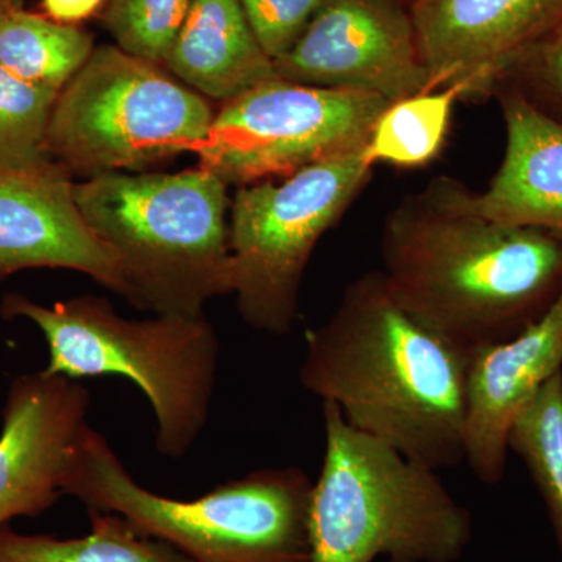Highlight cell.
<instances>
[{
    "label": "cell",
    "mask_w": 562,
    "mask_h": 562,
    "mask_svg": "<svg viewBox=\"0 0 562 562\" xmlns=\"http://www.w3.org/2000/svg\"><path fill=\"white\" fill-rule=\"evenodd\" d=\"M91 394L79 380L40 371L13 379L0 431V527L36 517L61 497Z\"/></svg>",
    "instance_id": "obj_13"
},
{
    "label": "cell",
    "mask_w": 562,
    "mask_h": 562,
    "mask_svg": "<svg viewBox=\"0 0 562 562\" xmlns=\"http://www.w3.org/2000/svg\"><path fill=\"white\" fill-rule=\"evenodd\" d=\"M92 50L87 32L0 0V65L20 79L60 92Z\"/></svg>",
    "instance_id": "obj_17"
},
{
    "label": "cell",
    "mask_w": 562,
    "mask_h": 562,
    "mask_svg": "<svg viewBox=\"0 0 562 562\" xmlns=\"http://www.w3.org/2000/svg\"><path fill=\"white\" fill-rule=\"evenodd\" d=\"M325 449L313 482L312 562H457L473 536L472 516L439 471L408 460L351 427L322 402Z\"/></svg>",
    "instance_id": "obj_3"
},
{
    "label": "cell",
    "mask_w": 562,
    "mask_h": 562,
    "mask_svg": "<svg viewBox=\"0 0 562 562\" xmlns=\"http://www.w3.org/2000/svg\"><path fill=\"white\" fill-rule=\"evenodd\" d=\"M192 0H110L105 25L117 47L143 58L165 63Z\"/></svg>",
    "instance_id": "obj_22"
},
{
    "label": "cell",
    "mask_w": 562,
    "mask_h": 562,
    "mask_svg": "<svg viewBox=\"0 0 562 562\" xmlns=\"http://www.w3.org/2000/svg\"><path fill=\"white\" fill-rule=\"evenodd\" d=\"M391 102L371 92L273 79L225 102L194 151L199 168L227 184L290 177L368 146Z\"/></svg>",
    "instance_id": "obj_9"
},
{
    "label": "cell",
    "mask_w": 562,
    "mask_h": 562,
    "mask_svg": "<svg viewBox=\"0 0 562 562\" xmlns=\"http://www.w3.org/2000/svg\"><path fill=\"white\" fill-rule=\"evenodd\" d=\"M387 286L414 319L473 355L519 335L562 291V239L447 209L424 191L387 214Z\"/></svg>",
    "instance_id": "obj_2"
},
{
    "label": "cell",
    "mask_w": 562,
    "mask_h": 562,
    "mask_svg": "<svg viewBox=\"0 0 562 562\" xmlns=\"http://www.w3.org/2000/svg\"><path fill=\"white\" fill-rule=\"evenodd\" d=\"M562 371V291L553 305L506 341L472 355L465 384V464L480 482H502L509 432L543 384Z\"/></svg>",
    "instance_id": "obj_15"
},
{
    "label": "cell",
    "mask_w": 562,
    "mask_h": 562,
    "mask_svg": "<svg viewBox=\"0 0 562 562\" xmlns=\"http://www.w3.org/2000/svg\"><path fill=\"white\" fill-rule=\"evenodd\" d=\"M214 114L202 94L157 63L102 46L58 94L46 154L69 176L87 179L144 168L198 150Z\"/></svg>",
    "instance_id": "obj_7"
},
{
    "label": "cell",
    "mask_w": 562,
    "mask_h": 562,
    "mask_svg": "<svg viewBox=\"0 0 562 562\" xmlns=\"http://www.w3.org/2000/svg\"><path fill=\"white\" fill-rule=\"evenodd\" d=\"M508 446L541 495L562 561V371L514 422Z\"/></svg>",
    "instance_id": "obj_20"
},
{
    "label": "cell",
    "mask_w": 562,
    "mask_h": 562,
    "mask_svg": "<svg viewBox=\"0 0 562 562\" xmlns=\"http://www.w3.org/2000/svg\"><path fill=\"white\" fill-rule=\"evenodd\" d=\"M227 187L202 168L110 172L74 183V198L127 273L132 305L201 316L206 303L233 291Z\"/></svg>",
    "instance_id": "obj_5"
},
{
    "label": "cell",
    "mask_w": 562,
    "mask_h": 562,
    "mask_svg": "<svg viewBox=\"0 0 562 562\" xmlns=\"http://www.w3.org/2000/svg\"><path fill=\"white\" fill-rule=\"evenodd\" d=\"M460 99V88L446 87L391 103L369 136V160L372 165L387 162L398 168H417L435 160L447 138L454 103Z\"/></svg>",
    "instance_id": "obj_19"
},
{
    "label": "cell",
    "mask_w": 562,
    "mask_h": 562,
    "mask_svg": "<svg viewBox=\"0 0 562 562\" xmlns=\"http://www.w3.org/2000/svg\"><path fill=\"white\" fill-rule=\"evenodd\" d=\"M0 314L40 328L49 349L44 372L72 380H132L154 409L155 443L162 457L181 458L201 438L216 391L221 351L216 330L203 314H155L132 321L98 295L46 306L16 292L3 295Z\"/></svg>",
    "instance_id": "obj_6"
},
{
    "label": "cell",
    "mask_w": 562,
    "mask_h": 562,
    "mask_svg": "<svg viewBox=\"0 0 562 562\" xmlns=\"http://www.w3.org/2000/svg\"><path fill=\"white\" fill-rule=\"evenodd\" d=\"M373 166L361 147L281 183L239 188L231 221L232 294L249 327L273 336L294 328L313 251L371 181Z\"/></svg>",
    "instance_id": "obj_8"
},
{
    "label": "cell",
    "mask_w": 562,
    "mask_h": 562,
    "mask_svg": "<svg viewBox=\"0 0 562 562\" xmlns=\"http://www.w3.org/2000/svg\"><path fill=\"white\" fill-rule=\"evenodd\" d=\"M312 479L290 465L247 473L194 501L165 497L140 486L90 425L63 480V494L87 509L117 514L194 562H312Z\"/></svg>",
    "instance_id": "obj_4"
},
{
    "label": "cell",
    "mask_w": 562,
    "mask_h": 562,
    "mask_svg": "<svg viewBox=\"0 0 562 562\" xmlns=\"http://www.w3.org/2000/svg\"><path fill=\"white\" fill-rule=\"evenodd\" d=\"M412 18L432 90L494 94L562 32V0H414Z\"/></svg>",
    "instance_id": "obj_11"
},
{
    "label": "cell",
    "mask_w": 562,
    "mask_h": 562,
    "mask_svg": "<svg viewBox=\"0 0 562 562\" xmlns=\"http://www.w3.org/2000/svg\"><path fill=\"white\" fill-rule=\"evenodd\" d=\"M80 538L25 535L0 527V562H194L171 543L144 535L114 513L91 512Z\"/></svg>",
    "instance_id": "obj_18"
},
{
    "label": "cell",
    "mask_w": 562,
    "mask_h": 562,
    "mask_svg": "<svg viewBox=\"0 0 562 562\" xmlns=\"http://www.w3.org/2000/svg\"><path fill=\"white\" fill-rule=\"evenodd\" d=\"M105 0H43L50 20L70 24L87 20L101 9Z\"/></svg>",
    "instance_id": "obj_25"
},
{
    "label": "cell",
    "mask_w": 562,
    "mask_h": 562,
    "mask_svg": "<svg viewBox=\"0 0 562 562\" xmlns=\"http://www.w3.org/2000/svg\"><path fill=\"white\" fill-rule=\"evenodd\" d=\"M539 110L562 122V32L506 81Z\"/></svg>",
    "instance_id": "obj_24"
},
{
    "label": "cell",
    "mask_w": 562,
    "mask_h": 562,
    "mask_svg": "<svg viewBox=\"0 0 562 562\" xmlns=\"http://www.w3.org/2000/svg\"><path fill=\"white\" fill-rule=\"evenodd\" d=\"M471 358L414 319L382 271H372L351 281L331 316L306 333L299 376L351 427L441 472L465 460Z\"/></svg>",
    "instance_id": "obj_1"
},
{
    "label": "cell",
    "mask_w": 562,
    "mask_h": 562,
    "mask_svg": "<svg viewBox=\"0 0 562 562\" xmlns=\"http://www.w3.org/2000/svg\"><path fill=\"white\" fill-rule=\"evenodd\" d=\"M494 95L505 121L506 147L487 190L473 192L458 180L438 177L424 192L447 209L562 239V122L513 83L501 85Z\"/></svg>",
    "instance_id": "obj_14"
},
{
    "label": "cell",
    "mask_w": 562,
    "mask_h": 562,
    "mask_svg": "<svg viewBox=\"0 0 562 562\" xmlns=\"http://www.w3.org/2000/svg\"><path fill=\"white\" fill-rule=\"evenodd\" d=\"M324 0H241L255 38L272 61L297 43Z\"/></svg>",
    "instance_id": "obj_23"
},
{
    "label": "cell",
    "mask_w": 562,
    "mask_h": 562,
    "mask_svg": "<svg viewBox=\"0 0 562 562\" xmlns=\"http://www.w3.org/2000/svg\"><path fill=\"white\" fill-rule=\"evenodd\" d=\"M69 177L52 160L0 162V281L27 269H69L133 303L127 273L85 222Z\"/></svg>",
    "instance_id": "obj_12"
},
{
    "label": "cell",
    "mask_w": 562,
    "mask_h": 562,
    "mask_svg": "<svg viewBox=\"0 0 562 562\" xmlns=\"http://www.w3.org/2000/svg\"><path fill=\"white\" fill-rule=\"evenodd\" d=\"M60 92L29 83L0 65V162L25 166L50 160L47 127Z\"/></svg>",
    "instance_id": "obj_21"
},
{
    "label": "cell",
    "mask_w": 562,
    "mask_h": 562,
    "mask_svg": "<svg viewBox=\"0 0 562 562\" xmlns=\"http://www.w3.org/2000/svg\"><path fill=\"white\" fill-rule=\"evenodd\" d=\"M273 68L292 83L371 92L391 103L432 91L412 11L398 0H324Z\"/></svg>",
    "instance_id": "obj_10"
},
{
    "label": "cell",
    "mask_w": 562,
    "mask_h": 562,
    "mask_svg": "<svg viewBox=\"0 0 562 562\" xmlns=\"http://www.w3.org/2000/svg\"><path fill=\"white\" fill-rule=\"evenodd\" d=\"M165 65L191 90L224 103L279 79L241 0H192Z\"/></svg>",
    "instance_id": "obj_16"
}]
</instances>
